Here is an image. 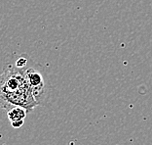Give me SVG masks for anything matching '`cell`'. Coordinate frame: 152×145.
I'll use <instances>...</instances> for the list:
<instances>
[{
    "label": "cell",
    "mask_w": 152,
    "mask_h": 145,
    "mask_svg": "<svg viewBox=\"0 0 152 145\" xmlns=\"http://www.w3.org/2000/svg\"><path fill=\"white\" fill-rule=\"evenodd\" d=\"M20 106L30 113L38 106L22 68L7 64L0 75V108L8 111Z\"/></svg>",
    "instance_id": "1"
},
{
    "label": "cell",
    "mask_w": 152,
    "mask_h": 145,
    "mask_svg": "<svg viewBox=\"0 0 152 145\" xmlns=\"http://www.w3.org/2000/svg\"><path fill=\"white\" fill-rule=\"evenodd\" d=\"M22 69L25 72L27 84L31 88L34 98L38 105H40L45 97V91H46V81H45V72L43 68L29 59L28 63Z\"/></svg>",
    "instance_id": "2"
},
{
    "label": "cell",
    "mask_w": 152,
    "mask_h": 145,
    "mask_svg": "<svg viewBox=\"0 0 152 145\" xmlns=\"http://www.w3.org/2000/svg\"><path fill=\"white\" fill-rule=\"evenodd\" d=\"M27 113L28 112L26 109L20 106H15L7 111V116L14 129H20L23 127Z\"/></svg>",
    "instance_id": "3"
}]
</instances>
